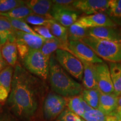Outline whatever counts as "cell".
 <instances>
[{
	"instance_id": "b9f144b4",
	"label": "cell",
	"mask_w": 121,
	"mask_h": 121,
	"mask_svg": "<svg viewBox=\"0 0 121 121\" xmlns=\"http://www.w3.org/2000/svg\"></svg>"
},
{
	"instance_id": "277c9868",
	"label": "cell",
	"mask_w": 121,
	"mask_h": 121,
	"mask_svg": "<svg viewBox=\"0 0 121 121\" xmlns=\"http://www.w3.org/2000/svg\"><path fill=\"white\" fill-rule=\"evenodd\" d=\"M22 60L24 68L29 73L42 80L47 79L50 58L40 50H31Z\"/></svg>"
},
{
	"instance_id": "30bf717a",
	"label": "cell",
	"mask_w": 121,
	"mask_h": 121,
	"mask_svg": "<svg viewBox=\"0 0 121 121\" xmlns=\"http://www.w3.org/2000/svg\"><path fill=\"white\" fill-rule=\"evenodd\" d=\"M96 82L98 90L100 93H114L109 67L107 63L102 62L95 64Z\"/></svg>"
},
{
	"instance_id": "74e56055",
	"label": "cell",
	"mask_w": 121,
	"mask_h": 121,
	"mask_svg": "<svg viewBox=\"0 0 121 121\" xmlns=\"http://www.w3.org/2000/svg\"><path fill=\"white\" fill-rule=\"evenodd\" d=\"M105 121H121L114 116H106Z\"/></svg>"
},
{
	"instance_id": "1f68e13d",
	"label": "cell",
	"mask_w": 121,
	"mask_h": 121,
	"mask_svg": "<svg viewBox=\"0 0 121 121\" xmlns=\"http://www.w3.org/2000/svg\"><path fill=\"white\" fill-rule=\"evenodd\" d=\"M56 121H85L82 118L70 111L68 109H65L63 112L57 118Z\"/></svg>"
},
{
	"instance_id": "2e32d148",
	"label": "cell",
	"mask_w": 121,
	"mask_h": 121,
	"mask_svg": "<svg viewBox=\"0 0 121 121\" xmlns=\"http://www.w3.org/2000/svg\"><path fill=\"white\" fill-rule=\"evenodd\" d=\"M84 66L82 77V85L85 89H98L95 64L81 61Z\"/></svg>"
},
{
	"instance_id": "f35d334b",
	"label": "cell",
	"mask_w": 121,
	"mask_h": 121,
	"mask_svg": "<svg viewBox=\"0 0 121 121\" xmlns=\"http://www.w3.org/2000/svg\"><path fill=\"white\" fill-rule=\"evenodd\" d=\"M2 56H1V49H0V60H2Z\"/></svg>"
},
{
	"instance_id": "6da1fadb",
	"label": "cell",
	"mask_w": 121,
	"mask_h": 121,
	"mask_svg": "<svg viewBox=\"0 0 121 121\" xmlns=\"http://www.w3.org/2000/svg\"><path fill=\"white\" fill-rule=\"evenodd\" d=\"M20 64L15 66L7 103L16 117L28 121L36 114L43 88L41 80Z\"/></svg>"
},
{
	"instance_id": "8fae6325",
	"label": "cell",
	"mask_w": 121,
	"mask_h": 121,
	"mask_svg": "<svg viewBox=\"0 0 121 121\" xmlns=\"http://www.w3.org/2000/svg\"><path fill=\"white\" fill-rule=\"evenodd\" d=\"M108 2L109 0H76L72 6L79 11L90 15L107 11Z\"/></svg>"
},
{
	"instance_id": "3957f363",
	"label": "cell",
	"mask_w": 121,
	"mask_h": 121,
	"mask_svg": "<svg viewBox=\"0 0 121 121\" xmlns=\"http://www.w3.org/2000/svg\"><path fill=\"white\" fill-rule=\"evenodd\" d=\"M98 57L111 63L121 62V43L87 36L81 40Z\"/></svg>"
},
{
	"instance_id": "f546056e",
	"label": "cell",
	"mask_w": 121,
	"mask_h": 121,
	"mask_svg": "<svg viewBox=\"0 0 121 121\" xmlns=\"http://www.w3.org/2000/svg\"><path fill=\"white\" fill-rule=\"evenodd\" d=\"M107 13L110 18L121 19V0H109Z\"/></svg>"
},
{
	"instance_id": "8992f818",
	"label": "cell",
	"mask_w": 121,
	"mask_h": 121,
	"mask_svg": "<svg viewBox=\"0 0 121 121\" xmlns=\"http://www.w3.org/2000/svg\"><path fill=\"white\" fill-rule=\"evenodd\" d=\"M45 40L46 39L40 35H34L18 30L15 33V43L21 60L31 50H40Z\"/></svg>"
},
{
	"instance_id": "8d00e7d4",
	"label": "cell",
	"mask_w": 121,
	"mask_h": 121,
	"mask_svg": "<svg viewBox=\"0 0 121 121\" xmlns=\"http://www.w3.org/2000/svg\"><path fill=\"white\" fill-rule=\"evenodd\" d=\"M7 66H9L8 63H7L4 59L0 60V72L2 71L4 68L6 67Z\"/></svg>"
},
{
	"instance_id": "60d3db41",
	"label": "cell",
	"mask_w": 121,
	"mask_h": 121,
	"mask_svg": "<svg viewBox=\"0 0 121 121\" xmlns=\"http://www.w3.org/2000/svg\"><path fill=\"white\" fill-rule=\"evenodd\" d=\"M1 46H2V45H1V43H0V49H1Z\"/></svg>"
},
{
	"instance_id": "e575fe53",
	"label": "cell",
	"mask_w": 121,
	"mask_h": 121,
	"mask_svg": "<svg viewBox=\"0 0 121 121\" xmlns=\"http://www.w3.org/2000/svg\"><path fill=\"white\" fill-rule=\"evenodd\" d=\"M52 2L54 4H59V5L70 6L72 5L74 1H72V0H53Z\"/></svg>"
},
{
	"instance_id": "d6a6232c",
	"label": "cell",
	"mask_w": 121,
	"mask_h": 121,
	"mask_svg": "<svg viewBox=\"0 0 121 121\" xmlns=\"http://www.w3.org/2000/svg\"><path fill=\"white\" fill-rule=\"evenodd\" d=\"M33 29L39 35L41 36L42 37H43V38L46 39V40L56 38L52 34L49 29L47 26H34Z\"/></svg>"
},
{
	"instance_id": "9a60e30c",
	"label": "cell",
	"mask_w": 121,
	"mask_h": 121,
	"mask_svg": "<svg viewBox=\"0 0 121 121\" xmlns=\"http://www.w3.org/2000/svg\"><path fill=\"white\" fill-rule=\"evenodd\" d=\"M118 98L114 93H100L98 109L106 116H111L117 107Z\"/></svg>"
},
{
	"instance_id": "7402d4cb",
	"label": "cell",
	"mask_w": 121,
	"mask_h": 121,
	"mask_svg": "<svg viewBox=\"0 0 121 121\" xmlns=\"http://www.w3.org/2000/svg\"><path fill=\"white\" fill-rule=\"evenodd\" d=\"M60 49L69 51L68 45L65 44L59 39L54 38L45 40V43L40 49V51L44 55L50 58L52 56L53 53Z\"/></svg>"
},
{
	"instance_id": "f1b7e54d",
	"label": "cell",
	"mask_w": 121,
	"mask_h": 121,
	"mask_svg": "<svg viewBox=\"0 0 121 121\" xmlns=\"http://www.w3.org/2000/svg\"><path fill=\"white\" fill-rule=\"evenodd\" d=\"M25 4V1L21 0H0V13H8L15 8Z\"/></svg>"
},
{
	"instance_id": "7c38bea8",
	"label": "cell",
	"mask_w": 121,
	"mask_h": 121,
	"mask_svg": "<svg viewBox=\"0 0 121 121\" xmlns=\"http://www.w3.org/2000/svg\"><path fill=\"white\" fill-rule=\"evenodd\" d=\"M77 22L87 29L98 27L117 26L112 19L104 13H98L81 16Z\"/></svg>"
},
{
	"instance_id": "4dcf8cb0",
	"label": "cell",
	"mask_w": 121,
	"mask_h": 121,
	"mask_svg": "<svg viewBox=\"0 0 121 121\" xmlns=\"http://www.w3.org/2000/svg\"><path fill=\"white\" fill-rule=\"evenodd\" d=\"M82 118L85 121H105L106 115L98 109H91L86 111Z\"/></svg>"
},
{
	"instance_id": "5b68a950",
	"label": "cell",
	"mask_w": 121,
	"mask_h": 121,
	"mask_svg": "<svg viewBox=\"0 0 121 121\" xmlns=\"http://www.w3.org/2000/svg\"><path fill=\"white\" fill-rule=\"evenodd\" d=\"M54 57L60 66L69 75L78 81L82 80L84 66L79 59L69 51L60 49L56 51Z\"/></svg>"
},
{
	"instance_id": "603a6c76",
	"label": "cell",
	"mask_w": 121,
	"mask_h": 121,
	"mask_svg": "<svg viewBox=\"0 0 121 121\" xmlns=\"http://www.w3.org/2000/svg\"><path fill=\"white\" fill-rule=\"evenodd\" d=\"M51 33L54 37L59 39L65 44L68 45L69 39H68L67 28L61 24H59L56 21L52 19L47 25Z\"/></svg>"
},
{
	"instance_id": "4fadbf2b",
	"label": "cell",
	"mask_w": 121,
	"mask_h": 121,
	"mask_svg": "<svg viewBox=\"0 0 121 121\" xmlns=\"http://www.w3.org/2000/svg\"><path fill=\"white\" fill-rule=\"evenodd\" d=\"M88 36L102 40L121 43V28L116 26H103L88 29Z\"/></svg>"
},
{
	"instance_id": "ba28073f",
	"label": "cell",
	"mask_w": 121,
	"mask_h": 121,
	"mask_svg": "<svg viewBox=\"0 0 121 121\" xmlns=\"http://www.w3.org/2000/svg\"><path fill=\"white\" fill-rule=\"evenodd\" d=\"M50 14L57 22L69 28L79 19L80 11L72 5L61 6L53 4Z\"/></svg>"
},
{
	"instance_id": "7a4b0ae2",
	"label": "cell",
	"mask_w": 121,
	"mask_h": 121,
	"mask_svg": "<svg viewBox=\"0 0 121 121\" xmlns=\"http://www.w3.org/2000/svg\"><path fill=\"white\" fill-rule=\"evenodd\" d=\"M48 77L52 90L63 97L71 98L82 93V86L67 73L53 55L49 60Z\"/></svg>"
},
{
	"instance_id": "d4e9b609",
	"label": "cell",
	"mask_w": 121,
	"mask_h": 121,
	"mask_svg": "<svg viewBox=\"0 0 121 121\" xmlns=\"http://www.w3.org/2000/svg\"><path fill=\"white\" fill-rule=\"evenodd\" d=\"M100 92L98 89H83L81 96L85 102L91 108L98 109Z\"/></svg>"
},
{
	"instance_id": "52a82bcc",
	"label": "cell",
	"mask_w": 121,
	"mask_h": 121,
	"mask_svg": "<svg viewBox=\"0 0 121 121\" xmlns=\"http://www.w3.org/2000/svg\"><path fill=\"white\" fill-rule=\"evenodd\" d=\"M67 104V98L56 93H49L45 98L43 106L45 118L48 121H52L58 118L65 109Z\"/></svg>"
},
{
	"instance_id": "836d02e7",
	"label": "cell",
	"mask_w": 121,
	"mask_h": 121,
	"mask_svg": "<svg viewBox=\"0 0 121 121\" xmlns=\"http://www.w3.org/2000/svg\"><path fill=\"white\" fill-rule=\"evenodd\" d=\"M111 116H114L121 121V95L118 98L117 105L116 110Z\"/></svg>"
},
{
	"instance_id": "ffe728a7",
	"label": "cell",
	"mask_w": 121,
	"mask_h": 121,
	"mask_svg": "<svg viewBox=\"0 0 121 121\" xmlns=\"http://www.w3.org/2000/svg\"><path fill=\"white\" fill-rule=\"evenodd\" d=\"M67 106L68 109L81 118L86 111L93 109L85 102L81 94L67 98Z\"/></svg>"
},
{
	"instance_id": "e0dca14e",
	"label": "cell",
	"mask_w": 121,
	"mask_h": 121,
	"mask_svg": "<svg viewBox=\"0 0 121 121\" xmlns=\"http://www.w3.org/2000/svg\"><path fill=\"white\" fill-rule=\"evenodd\" d=\"M25 5L29 8L33 13L41 16L50 15L53 3L49 0H30L25 1Z\"/></svg>"
},
{
	"instance_id": "cb8c5ba5",
	"label": "cell",
	"mask_w": 121,
	"mask_h": 121,
	"mask_svg": "<svg viewBox=\"0 0 121 121\" xmlns=\"http://www.w3.org/2000/svg\"><path fill=\"white\" fill-rule=\"evenodd\" d=\"M69 40L81 41L84 38L88 36V29L84 28L78 22L67 28Z\"/></svg>"
},
{
	"instance_id": "ac0fdd59",
	"label": "cell",
	"mask_w": 121,
	"mask_h": 121,
	"mask_svg": "<svg viewBox=\"0 0 121 121\" xmlns=\"http://www.w3.org/2000/svg\"><path fill=\"white\" fill-rule=\"evenodd\" d=\"M16 31L7 17L0 16V43L1 45L7 41L15 42Z\"/></svg>"
},
{
	"instance_id": "d590c367",
	"label": "cell",
	"mask_w": 121,
	"mask_h": 121,
	"mask_svg": "<svg viewBox=\"0 0 121 121\" xmlns=\"http://www.w3.org/2000/svg\"><path fill=\"white\" fill-rule=\"evenodd\" d=\"M0 121H17V120L11 114L4 113L0 115Z\"/></svg>"
},
{
	"instance_id": "83f0119b",
	"label": "cell",
	"mask_w": 121,
	"mask_h": 121,
	"mask_svg": "<svg viewBox=\"0 0 121 121\" xmlns=\"http://www.w3.org/2000/svg\"><path fill=\"white\" fill-rule=\"evenodd\" d=\"M9 22H10L13 28L18 31H22V32L28 33V34H33L34 35H39L35 31L31 28L28 24L24 20H16L12 19L7 18Z\"/></svg>"
},
{
	"instance_id": "d6986e66",
	"label": "cell",
	"mask_w": 121,
	"mask_h": 121,
	"mask_svg": "<svg viewBox=\"0 0 121 121\" xmlns=\"http://www.w3.org/2000/svg\"><path fill=\"white\" fill-rule=\"evenodd\" d=\"M1 53L2 58L9 66L15 67L17 60L18 52L15 42L7 41L1 46Z\"/></svg>"
},
{
	"instance_id": "ab89813d",
	"label": "cell",
	"mask_w": 121,
	"mask_h": 121,
	"mask_svg": "<svg viewBox=\"0 0 121 121\" xmlns=\"http://www.w3.org/2000/svg\"><path fill=\"white\" fill-rule=\"evenodd\" d=\"M1 108H2V104L0 103V110L1 109Z\"/></svg>"
},
{
	"instance_id": "44dd1931",
	"label": "cell",
	"mask_w": 121,
	"mask_h": 121,
	"mask_svg": "<svg viewBox=\"0 0 121 121\" xmlns=\"http://www.w3.org/2000/svg\"><path fill=\"white\" fill-rule=\"evenodd\" d=\"M109 67L114 94L117 96H119L121 95V63L110 62Z\"/></svg>"
},
{
	"instance_id": "484cf974",
	"label": "cell",
	"mask_w": 121,
	"mask_h": 121,
	"mask_svg": "<svg viewBox=\"0 0 121 121\" xmlns=\"http://www.w3.org/2000/svg\"><path fill=\"white\" fill-rule=\"evenodd\" d=\"M32 13L31 10L25 4L15 8L8 13H0V16L12 19L24 20Z\"/></svg>"
},
{
	"instance_id": "5bb4252c",
	"label": "cell",
	"mask_w": 121,
	"mask_h": 121,
	"mask_svg": "<svg viewBox=\"0 0 121 121\" xmlns=\"http://www.w3.org/2000/svg\"><path fill=\"white\" fill-rule=\"evenodd\" d=\"M14 69L7 66L0 72V103L2 104L8 99L11 90L12 81Z\"/></svg>"
},
{
	"instance_id": "9c48e42d",
	"label": "cell",
	"mask_w": 121,
	"mask_h": 121,
	"mask_svg": "<svg viewBox=\"0 0 121 121\" xmlns=\"http://www.w3.org/2000/svg\"><path fill=\"white\" fill-rule=\"evenodd\" d=\"M68 49L81 61L87 62L93 64L103 62L102 58H99L93 50L81 41L69 40Z\"/></svg>"
},
{
	"instance_id": "4316f807",
	"label": "cell",
	"mask_w": 121,
	"mask_h": 121,
	"mask_svg": "<svg viewBox=\"0 0 121 121\" xmlns=\"http://www.w3.org/2000/svg\"><path fill=\"white\" fill-rule=\"evenodd\" d=\"M53 18L51 14L47 16H41V15H36L34 13L29 15L24 20L28 24L37 26H46L49 24Z\"/></svg>"
}]
</instances>
